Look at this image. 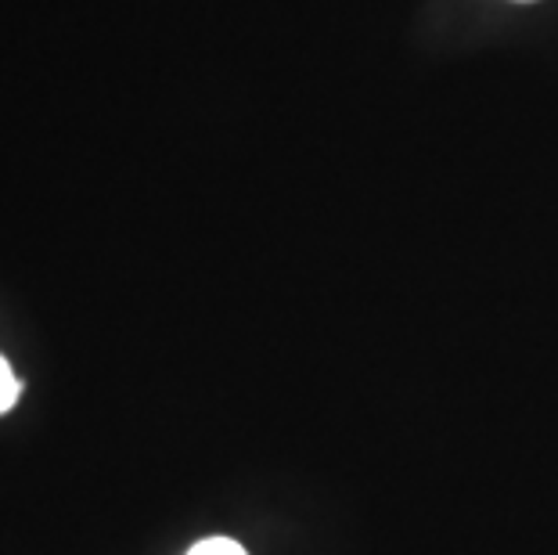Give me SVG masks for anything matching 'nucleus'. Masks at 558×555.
Returning <instances> with one entry per match:
<instances>
[{"label":"nucleus","mask_w":558,"mask_h":555,"mask_svg":"<svg viewBox=\"0 0 558 555\" xmlns=\"http://www.w3.org/2000/svg\"><path fill=\"white\" fill-rule=\"evenodd\" d=\"M19 394H22V383L15 369H11L8 358H0V415H8V411L19 405Z\"/></svg>","instance_id":"nucleus-1"},{"label":"nucleus","mask_w":558,"mask_h":555,"mask_svg":"<svg viewBox=\"0 0 558 555\" xmlns=\"http://www.w3.org/2000/svg\"><path fill=\"white\" fill-rule=\"evenodd\" d=\"M187 555H248V552L231 538H206V541H198Z\"/></svg>","instance_id":"nucleus-2"},{"label":"nucleus","mask_w":558,"mask_h":555,"mask_svg":"<svg viewBox=\"0 0 558 555\" xmlns=\"http://www.w3.org/2000/svg\"><path fill=\"white\" fill-rule=\"evenodd\" d=\"M515 4H533V0H515Z\"/></svg>","instance_id":"nucleus-3"}]
</instances>
